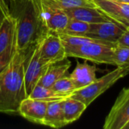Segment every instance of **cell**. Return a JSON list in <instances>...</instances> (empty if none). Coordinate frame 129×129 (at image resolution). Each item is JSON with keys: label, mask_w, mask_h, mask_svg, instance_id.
Segmentation results:
<instances>
[{"label": "cell", "mask_w": 129, "mask_h": 129, "mask_svg": "<svg viewBox=\"0 0 129 129\" xmlns=\"http://www.w3.org/2000/svg\"><path fill=\"white\" fill-rule=\"evenodd\" d=\"M46 5L51 7L59 8L63 11L79 8V7H91L95 8L94 3L91 0H42Z\"/></svg>", "instance_id": "obj_19"}, {"label": "cell", "mask_w": 129, "mask_h": 129, "mask_svg": "<svg viewBox=\"0 0 129 129\" xmlns=\"http://www.w3.org/2000/svg\"><path fill=\"white\" fill-rule=\"evenodd\" d=\"M129 122V87L123 88L105 119L104 129H123Z\"/></svg>", "instance_id": "obj_6"}, {"label": "cell", "mask_w": 129, "mask_h": 129, "mask_svg": "<svg viewBox=\"0 0 129 129\" xmlns=\"http://www.w3.org/2000/svg\"><path fill=\"white\" fill-rule=\"evenodd\" d=\"M113 61L116 67H129V47L116 45L113 51Z\"/></svg>", "instance_id": "obj_23"}, {"label": "cell", "mask_w": 129, "mask_h": 129, "mask_svg": "<svg viewBox=\"0 0 129 129\" xmlns=\"http://www.w3.org/2000/svg\"><path fill=\"white\" fill-rule=\"evenodd\" d=\"M118 45L129 47V29H126L117 42Z\"/></svg>", "instance_id": "obj_25"}, {"label": "cell", "mask_w": 129, "mask_h": 129, "mask_svg": "<svg viewBox=\"0 0 129 129\" xmlns=\"http://www.w3.org/2000/svg\"><path fill=\"white\" fill-rule=\"evenodd\" d=\"M16 47H17V36H16V31H15L12 43L4 51H2L0 54V73H2L9 64Z\"/></svg>", "instance_id": "obj_24"}, {"label": "cell", "mask_w": 129, "mask_h": 129, "mask_svg": "<svg viewBox=\"0 0 129 129\" xmlns=\"http://www.w3.org/2000/svg\"><path fill=\"white\" fill-rule=\"evenodd\" d=\"M27 98L40 100V101H46V102L63 101V100L67 98L64 96H62V95L56 93L54 91L52 90L51 88H47L40 84H37L34 87L32 92Z\"/></svg>", "instance_id": "obj_18"}, {"label": "cell", "mask_w": 129, "mask_h": 129, "mask_svg": "<svg viewBox=\"0 0 129 129\" xmlns=\"http://www.w3.org/2000/svg\"><path fill=\"white\" fill-rule=\"evenodd\" d=\"M16 23L14 17L9 14L5 16L0 25V54L12 43Z\"/></svg>", "instance_id": "obj_17"}, {"label": "cell", "mask_w": 129, "mask_h": 129, "mask_svg": "<svg viewBox=\"0 0 129 129\" xmlns=\"http://www.w3.org/2000/svg\"><path fill=\"white\" fill-rule=\"evenodd\" d=\"M90 23L83 21L70 19L67 28L63 33L73 35L86 36L90 29Z\"/></svg>", "instance_id": "obj_22"}, {"label": "cell", "mask_w": 129, "mask_h": 129, "mask_svg": "<svg viewBox=\"0 0 129 129\" xmlns=\"http://www.w3.org/2000/svg\"><path fill=\"white\" fill-rule=\"evenodd\" d=\"M97 8L112 21L127 29L129 26V4L114 0H91Z\"/></svg>", "instance_id": "obj_9"}, {"label": "cell", "mask_w": 129, "mask_h": 129, "mask_svg": "<svg viewBox=\"0 0 129 129\" xmlns=\"http://www.w3.org/2000/svg\"><path fill=\"white\" fill-rule=\"evenodd\" d=\"M127 29H129V26H128V28H127Z\"/></svg>", "instance_id": "obj_30"}, {"label": "cell", "mask_w": 129, "mask_h": 129, "mask_svg": "<svg viewBox=\"0 0 129 129\" xmlns=\"http://www.w3.org/2000/svg\"><path fill=\"white\" fill-rule=\"evenodd\" d=\"M97 67L87 62H78L73 71L69 75L76 90L81 89L91 84L97 79Z\"/></svg>", "instance_id": "obj_12"}, {"label": "cell", "mask_w": 129, "mask_h": 129, "mask_svg": "<svg viewBox=\"0 0 129 129\" xmlns=\"http://www.w3.org/2000/svg\"><path fill=\"white\" fill-rule=\"evenodd\" d=\"M40 57L46 64H52L67 58L64 45L58 33L48 32L42 41Z\"/></svg>", "instance_id": "obj_7"}, {"label": "cell", "mask_w": 129, "mask_h": 129, "mask_svg": "<svg viewBox=\"0 0 129 129\" xmlns=\"http://www.w3.org/2000/svg\"><path fill=\"white\" fill-rule=\"evenodd\" d=\"M63 101H51L48 103L43 125L53 128H60L67 125L62 107Z\"/></svg>", "instance_id": "obj_15"}, {"label": "cell", "mask_w": 129, "mask_h": 129, "mask_svg": "<svg viewBox=\"0 0 129 129\" xmlns=\"http://www.w3.org/2000/svg\"><path fill=\"white\" fill-rule=\"evenodd\" d=\"M13 1L14 0H0V6L5 16L10 14V6Z\"/></svg>", "instance_id": "obj_26"}, {"label": "cell", "mask_w": 129, "mask_h": 129, "mask_svg": "<svg viewBox=\"0 0 129 129\" xmlns=\"http://www.w3.org/2000/svg\"><path fill=\"white\" fill-rule=\"evenodd\" d=\"M70 67L71 62L68 60L67 58L62 61L50 64L38 84L47 88H51L56 81L67 75Z\"/></svg>", "instance_id": "obj_14"}, {"label": "cell", "mask_w": 129, "mask_h": 129, "mask_svg": "<svg viewBox=\"0 0 129 129\" xmlns=\"http://www.w3.org/2000/svg\"><path fill=\"white\" fill-rule=\"evenodd\" d=\"M28 51L17 46L9 64L0 73V113H17L20 102L26 98L24 71Z\"/></svg>", "instance_id": "obj_2"}, {"label": "cell", "mask_w": 129, "mask_h": 129, "mask_svg": "<svg viewBox=\"0 0 129 129\" xmlns=\"http://www.w3.org/2000/svg\"><path fill=\"white\" fill-rule=\"evenodd\" d=\"M63 111L67 125L78 120L88 107L82 101L69 97L62 101Z\"/></svg>", "instance_id": "obj_16"}, {"label": "cell", "mask_w": 129, "mask_h": 129, "mask_svg": "<svg viewBox=\"0 0 129 129\" xmlns=\"http://www.w3.org/2000/svg\"><path fill=\"white\" fill-rule=\"evenodd\" d=\"M125 30L126 29L121 25L113 21H108L91 23L86 36L113 45H116L119 39Z\"/></svg>", "instance_id": "obj_8"}, {"label": "cell", "mask_w": 129, "mask_h": 129, "mask_svg": "<svg viewBox=\"0 0 129 129\" xmlns=\"http://www.w3.org/2000/svg\"><path fill=\"white\" fill-rule=\"evenodd\" d=\"M128 74L129 67H117L116 69L97 79L88 86L75 91L70 97L82 101L88 107L100 95Z\"/></svg>", "instance_id": "obj_3"}, {"label": "cell", "mask_w": 129, "mask_h": 129, "mask_svg": "<svg viewBox=\"0 0 129 129\" xmlns=\"http://www.w3.org/2000/svg\"><path fill=\"white\" fill-rule=\"evenodd\" d=\"M70 19L83 21L88 23H98L112 21L98 8L91 7H79L65 11Z\"/></svg>", "instance_id": "obj_13"}, {"label": "cell", "mask_w": 129, "mask_h": 129, "mask_svg": "<svg viewBox=\"0 0 129 129\" xmlns=\"http://www.w3.org/2000/svg\"><path fill=\"white\" fill-rule=\"evenodd\" d=\"M10 14L15 20L17 46L20 51H29L48 33L41 0H14Z\"/></svg>", "instance_id": "obj_1"}, {"label": "cell", "mask_w": 129, "mask_h": 129, "mask_svg": "<svg viewBox=\"0 0 129 129\" xmlns=\"http://www.w3.org/2000/svg\"><path fill=\"white\" fill-rule=\"evenodd\" d=\"M42 13L48 32L63 33L70 19L65 11L46 5L41 0Z\"/></svg>", "instance_id": "obj_11"}, {"label": "cell", "mask_w": 129, "mask_h": 129, "mask_svg": "<svg viewBox=\"0 0 129 129\" xmlns=\"http://www.w3.org/2000/svg\"><path fill=\"white\" fill-rule=\"evenodd\" d=\"M123 129H129V122L127 123V124H126V125L124 127V128Z\"/></svg>", "instance_id": "obj_29"}, {"label": "cell", "mask_w": 129, "mask_h": 129, "mask_svg": "<svg viewBox=\"0 0 129 129\" xmlns=\"http://www.w3.org/2000/svg\"><path fill=\"white\" fill-rule=\"evenodd\" d=\"M51 88L56 93L66 98L70 97L76 90L71 79L67 75L56 81L51 86Z\"/></svg>", "instance_id": "obj_21"}, {"label": "cell", "mask_w": 129, "mask_h": 129, "mask_svg": "<svg viewBox=\"0 0 129 129\" xmlns=\"http://www.w3.org/2000/svg\"><path fill=\"white\" fill-rule=\"evenodd\" d=\"M48 103L40 100L26 98L20 102L17 113L31 122L43 125Z\"/></svg>", "instance_id": "obj_10"}, {"label": "cell", "mask_w": 129, "mask_h": 129, "mask_svg": "<svg viewBox=\"0 0 129 129\" xmlns=\"http://www.w3.org/2000/svg\"><path fill=\"white\" fill-rule=\"evenodd\" d=\"M67 57L81 58L96 64L113 65L114 45L101 42H92L79 46H64Z\"/></svg>", "instance_id": "obj_4"}, {"label": "cell", "mask_w": 129, "mask_h": 129, "mask_svg": "<svg viewBox=\"0 0 129 129\" xmlns=\"http://www.w3.org/2000/svg\"><path fill=\"white\" fill-rule=\"evenodd\" d=\"M60 39H61L63 44L64 46H68V47H76V46H79L86 43L92 42H101L103 43L109 44L107 42H104L103 41L97 40L95 39L91 38L87 36H79V35H73V34H68L65 33H58ZM110 45V44H109ZM116 46V45H114Z\"/></svg>", "instance_id": "obj_20"}, {"label": "cell", "mask_w": 129, "mask_h": 129, "mask_svg": "<svg viewBox=\"0 0 129 129\" xmlns=\"http://www.w3.org/2000/svg\"><path fill=\"white\" fill-rule=\"evenodd\" d=\"M114 1H117V2H123V3L129 4V0H114Z\"/></svg>", "instance_id": "obj_28"}, {"label": "cell", "mask_w": 129, "mask_h": 129, "mask_svg": "<svg viewBox=\"0 0 129 129\" xmlns=\"http://www.w3.org/2000/svg\"><path fill=\"white\" fill-rule=\"evenodd\" d=\"M5 14H4V12H3V11H2V8L0 6V25H1L3 19L5 18Z\"/></svg>", "instance_id": "obj_27"}, {"label": "cell", "mask_w": 129, "mask_h": 129, "mask_svg": "<svg viewBox=\"0 0 129 129\" xmlns=\"http://www.w3.org/2000/svg\"><path fill=\"white\" fill-rule=\"evenodd\" d=\"M42 39L29 50L25 62L24 85L26 98L30 94L34 87L38 84L39 81L49 66V64L45 63L40 57Z\"/></svg>", "instance_id": "obj_5"}]
</instances>
